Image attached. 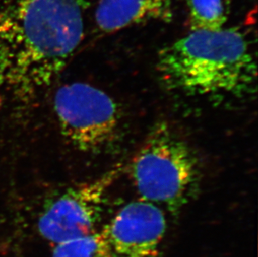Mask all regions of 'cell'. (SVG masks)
Listing matches in <instances>:
<instances>
[{"label":"cell","instance_id":"3957f363","mask_svg":"<svg viewBox=\"0 0 258 257\" xmlns=\"http://www.w3.org/2000/svg\"><path fill=\"white\" fill-rule=\"evenodd\" d=\"M132 180L141 198L177 214L198 194L202 180L192 150L166 123H159L132 161Z\"/></svg>","mask_w":258,"mask_h":257},{"label":"cell","instance_id":"6da1fadb","mask_svg":"<svg viewBox=\"0 0 258 257\" xmlns=\"http://www.w3.org/2000/svg\"><path fill=\"white\" fill-rule=\"evenodd\" d=\"M84 0H10L0 9V103L25 106L44 93L85 34Z\"/></svg>","mask_w":258,"mask_h":257},{"label":"cell","instance_id":"7a4b0ae2","mask_svg":"<svg viewBox=\"0 0 258 257\" xmlns=\"http://www.w3.org/2000/svg\"><path fill=\"white\" fill-rule=\"evenodd\" d=\"M156 69L168 90L190 97L222 102L256 92V58L238 28L190 30L159 51Z\"/></svg>","mask_w":258,"mask_h":257},{"label":"cell","instance_id":"8992f818","mask_svg":"<svg viewBox=\"0 0 258 257\" xmlns=\"http://www.w3.org/2000/svg\"><path fill=\"white\" fill-rule=\"evenodd\" d=\"M104 229L114 257H158L166 217L161 207L141 199L124 205Z\"/></svg>","mask_w":258,"mask_h":257},{"label":"cell","instance_id":"ba28073f","mask_svg":"<svg viewBox=\"0 0 258 257\" xmlns=\"http://www.w3.org/2000/svg\"><path fill=\"white\" fill-rule=\"evenodd\" d=\"M52 257H114L104 226L95 232L54 245Z\"/></svg>","mask_w":258,"mask_h":257},{"label":"cell","instance_id":"5b68a950","mask_svg":"<svg viewBox=\"0 0 258 257\" xmlns=\"http://www.w3.org/2000/svg\"><path fill=\"white\" fill-rule=\"evenodd\" d=\"M111 168L100 177L70 187L44 206L38 221L40 235L57 245L100 229L108 191L122 171Z\"/></svg>","mask_w":258,"mask_h":257},{"label":"cell","instance_id":"277c9868","mask_svg":"<svg viewBox=\"0 0 258 257\" xmlns=\"http://www.w3.org/2000/svg\"><path fill=\"white\" fill-rule=\"evenodd\" d=\"M54 110L66 141L85 153L110 151L119 141L121 114L107 93L87 83L61 86L54 98Z\"/></svg>","mask_w":258,"mask_h":257},{"label":"cell","instance_id":"52a82bcc","mask_svg":"<svg viewBox=\"0 0 258 257\" xmlns=\"http://www.w3.org/2000/svg\"><path fill=\"white\" fill-rule=\"evenodd\" d=\"M174 0H100L95 24L105 34L150 21L171 22Z\"/></svg>","mask_w":258,"mask_h":257},{"label":"cell","instance_id":"9c48e42d","mask_svg":"<svg viewBox=\"0 0 258 257\" xmlns=\"http://www.w3.org/2000/svg\"><path fill=\"white\" fill-rule=\"evenodd\" d=\"M190 30H218L227 22L223 0H187Z\"/></svg>","mask_w":258,"mask_h":257}]
</instances>
